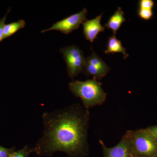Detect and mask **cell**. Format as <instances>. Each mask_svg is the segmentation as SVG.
I'll return each mask as SVG.
<instances>
[{"instance_id": "obj_1", "label": "cell", "mask_w": 157, "mask_h": 157, "mask_svg": "<svg viewBox=\"0 0 157 157\" xmlns=\"http://www.w3.org/2000/svg\"><path fill=\"white\" fill-rule=\"evenodd\" d=\"M89 120L88 109L79 104L44 113L43 135L33 147V152L40 156L51 157L59 151L69 157H86Z\"/></svg>"}, {"instance_id": "obj_17", "label": "cell", "mask_w": 157, "mask_h": 157, "mask_svg": "<svg viewBox=\"0 0 157 157\" xmlns=\"http://www.w3.org/2000/svg\"><path fill=\"white\" fill-rule=\"evenodd\" d=\"M147 130L154 137L157 142V125L146 128Z\"/></svg>"}, {"instance_id": "obj_7", "label": "cell", "mask_w": 157, "mask_h": 157, "mask_svg": "<svg viewBox=\"0 0 157 157\" xmlns=\"http://www.w3.org/2000/svg\"><path fill=\"white\" fill-rule=\"evenodd\" d=\"M110 70L109 66L94 51L85 59L82 73L86 76H92L96 80H101Z\"/></svg>"}, {"instance_id": "obj_14", "label": "cell", "mask_w": 157, "mask_h": 157, "mask_svg": "<svg viewBox=\"0 0 157 157\" xmlns=\"http://www.w3.org/2000/svg\"><path fill=\"white\" fill-rule=\"evenodd\" d=\"M155 6L153 0H140L138 2V8L152 10Z\"/></svg>"}, {"instance_id": "obj_6", "label": "cell", "mask_w": 157, "mask_h": 157, "mask_svg": "<svg viewBox=\"0 0 157 157\" xmlns=\"http://www.w3.org/2000/svg\"><path fill=\"white\" fill-rule=\"evenodd\" d=\"M87 14V10L86 9H83L80 12L72 14L67 18L55 23L50 28L41 31V33L51 30H57L67 35L78 29L80 24L86 20Z\"/></svg>"}, {"instance_id": "obj_12", "label": "cell", "mask_w": 157, "mask_h": 157, "mask_svg": "<svg viewBox=\"0 0 157 157\" xmlns=\"http://www.w3.org/2000/svg\"><path fill=\"white\" fill-rule=\"evenodd\" d=\"M33 152V149L30 148L28 145H26L22 149L14 151L9 157H29L31 153Z\"/></svg>"}, {"instance_id": "obj_13", "label": "cell", "mask_w": 157, "mask_h": 157, "mask_svg": "<svg viewBox=\"0 0 157 157\" xmlns=\"http://www.w3.org/2000/svg\"><path fill=\"white\" fill-rule=\"evenodd\" d=\"M153 11L151 9H140L138 8L137 14L141 19L144 20H149L153 16Z\"/></svg>"}, {"instance_id": "obj_5", "label": "cell", "mask_w": 157, "mask_h": 157, "mask_svg": "<svg viewBox=\"0 0 157 157\" xmlns=\"http://www.w3.org/2000/svg\"><path fill=\"white\" fill-rule=\"evenodd\" d=\"M103 148L104 157H134L131 140V130L127 131L119 143L113 147L105 146L102 140H99Z\"/></svg>"}, {"instance_id": "obj_2", "label": "cell", "mask_w": 157, "mask_h": 157, "mask_svg": "<svg viewBox=\"0 0 157 157\" xmlns=\"http://www.w3.org/2000/svg\"><path fill=\"white\" fill-rule=\"evenodd\" d=\"M102 83L96 79L85 81L74 80L69 83L70 91L81 99L85 108L99 106L105 102L107 94L102 88Z\"/></svg>"}, {"instance_id": "obj_15", "label": "cell", "mask_w": 157, "mask_h": 157, "mask_svg": "<svg viewBox=\"0 0 157 157\" xmlns=\"http://www.w3.org/2000/svg\"><path fill=\"white\" fill-rule=\"evenodd\" d=\"M15 151L14 147L7 148L0 146V157H9L12 153Z\"/></svg>"}, {"instance_id": "obj_8", "label": "cell", "mask_w": 157, "mask_h": 157, "mask_svg": "<svg viewBox=\"0 0 157 157\" xmlns=\"http://www.w3.org/2000/svg\"><path fill=\"white\" fill-rule=\"evenodd\" d=\"M103 13L93 19L86 20L82 24L83 26V34L86 40L93 42L97 39L99 33L104 32L105 28L101 25V21Z\"/></svg>"}, {"instance_id": "obj_11", "label": "cell", "mask_w": 157, "mask_h": 157, "mask_svg": "<svg viewBox=\"0 0 157 157\" xmlns=\"http://www.w3.org/2000/svg\"><path fill=\"white\" fill-rule=\"evenodd\" d=\"M25 21L24 20H20L16 22L5 25L3 30L4 39L11 36L21 29L25 28Z\"/></svg>"}, {"instance_id": "obj_16", "label": "cell", "mask_w": 157, "mask_h": 157, "mask_svg": "<svg viewBox=\"0 0 157 157\" xmlns=\"http://www.w3.org/2000/svg\"><path fill=\"white\" fill-rule=\"evenodd\" d=\"M7 15V14H6L2 19L0 20V42L4 39L3 30H4V26L6 25L5 22H6Z\"/></svg>"}, {"instance_id": "obj_10", "label": "cell", "mask_w": 157, "mask_h": 157, "mask_svg": "<svg viewBox=\"0 0 157 157\" xmlns=\"http://www.w3.org/2000/svg\"><path fill=\"white\" fill-rule=\"evenodd\" d=\"M107 49L104 51L105 54L110 53H121L124 56V58L127 59L129 56L121 44V42L115 36L108 37Z\"/></svg>"}, {"instance_id": "obj_9", "label": "cell", "mask_w": 157, "mask_h": 157, "mask_svg": "<svg viewBox=\"0 0 157 157\" xmlns=\"http://www.w3.org/2000/svg\"><path fill=\"white\" fill-rule=\"evenodd\" d=\"M124 13L121 8L118 7L114 14L109 17L107 23L104 25V27L111 30L113 35L115 36L122 24L126 21L124 17Z\"/></svg>"}, {"instance_id": "obj_3", "label": "cell", "mask_w": 157, "mask_h": 157, "mask_svg": "<svg viewBox=\"0 0 157 157\" xmlns=\"http://www.w3.org/2000/svg\"><path fill=\"white\" fill-rule=\"evenodd\" d=\"M134 157H157V142L146 128L131 130Z\"/></svg>"}, {"instance_id": "obj_4", "label": "cell", "mask_w": 157, "mask_h": 157, "mask_svg": "<svg viewBox=\"0 0 157 157\" xmlns=\"http://www.w3.org/2000/svg\"><path fill=\"white\" fill-rule=\"evenodd\" d=\"M59 51L67 64L70 77L73 78L83 72L85 58L82 51L78 46L70 45L61 48Z\"/></svg>"}]
</instances>
